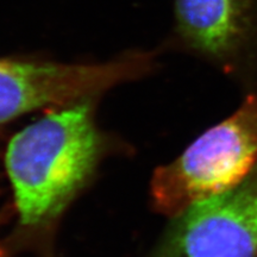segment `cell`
<instances>
[{
	"label": "cell",
	"mask_w": 257,
	"mask_h": 257,
	"mask_svg": "<svg viewBox=\"0 0 257 257\" xmlns=\"http://www.w3.org/2000/svg\"><path fill=\"white\" fill-rule=\"evenodd\" d=\"M94 98L59 106L14 136L5 155L21 223L46 227L91 178L104 150Z\"/></svg>",
	"instance_id": "cell-1"
},
{
	"label": "cell",
	"mask_w": 257,
	"mask_h": 257,
	"mask_svg": "<svg viewBox=\"0 0 257 257\" xmlns=\"http://www.w3.org/2000/svg\"><path fill=\"white\" fill-rule=\"evenodd\" d=\"M257 165V93L205 131L178 159L161 166L152 180L156 211L174 218L195 202L237 185Z\"/></svg>",
	"instance_id": "cell-2"
},
{
	"label": "cell",
	"mask_w": 257,
	"mask_h": 257,
	"mask_svg": "<svg viewBox=\"0 0 257 257\" xmlns=\"http://www.w3.org/2000/svg\"><path fill=\"white\" fill-rule=\"evenodd\" d=\"M154 56L130 51L100 63H67L32 57L0 59V125L28 112L95 98L152 72Z\"/></svg>",
	"instance_id": "cell-3"
},
{
	"label": "cell",
	"mask_w": 257,
	"mask_h": 257,
	"mask_svg": "<svg viewBox=\"0 0 257 257\" xmlns=\"http://www.w3.org/2000/svg\"><path fill=\"white\" fill-rule=\"evenodd\" d=\"M174 48L257 87V0H174Z\"/></svg>",
	"instance_id": "cell-4"
},
{
	"label": "cell",
	"mask_w": 257,
	"mask_h": 257,
	"mask_svg": "<svg viewBox=\"0 0 257 257\" xmlns=\"http://www.w3.org/2000/svg\"><path fill=\"white\" fill-rule=\"evenodd\" d=\"M173 219L155 257H256L257 165L233 187Z\"/></svg>",
	"instance_id": "cell-5"
},
{
	"label": "cell",
	"mask_w": 257,
	"mask_h": 257,
	"mask_svg": "<svg viewBox=\"0 0 257 257\" xmlns=\"http://www.w3.org/2000/svg\"><path fill=\"white\" fill-rule=\"evenodd\" d=\"M0 257H9L8 255H6V252L2 248H0Z\"/></svg>",
	"instance_id": "cell-6"
},
{
	"label": "cell",
	"mask_w": 257,
	"mask_h": 257,
	"mask_svg": "<svg viewBox=\"0 0 257 257\" xmlns=\"http://www.w3.org/2000/svg\"><path fill=\"white\" fill-rule=\"evenodd\" d=\"M256 257H257V256H256Z\"/></svg>",
	"instance_id": "cell-7"
}]
</instances>
